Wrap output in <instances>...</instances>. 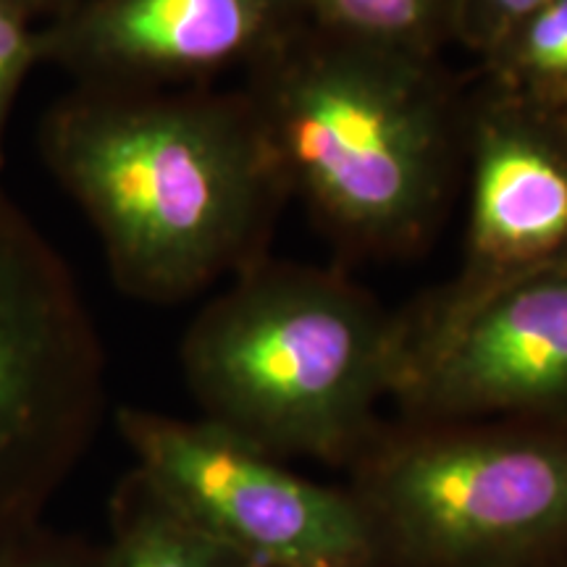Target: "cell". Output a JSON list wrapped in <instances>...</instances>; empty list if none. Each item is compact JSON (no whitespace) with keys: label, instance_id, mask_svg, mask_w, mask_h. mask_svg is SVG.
<instances>
[{"label":"cell","instance_id":"6da1fadb","mask_svg":"<svg viewBox=\"0 0 567 567\" xmlns=\"http://www.w3.org/2000/svg\"><path fill=\"white\" fill-rule=\"evenodd\" d=\"M40 153L145 302L258 264L289 195L247 92L76 87L42 118Z\"/></svg>","mask_w":567,"mask_h":567},{"label":"cell","instance_id":"7a4b0ae2","mask_svg":"<svg viewBox=\"0 0 567 567\" xmlns=\"http://www.w3.org/2000/svg\"><path fill=\"white\" fill-rule=\"evenodd\" d=\"M250 74L247 97L287 193L360 250L421 243L444 208L460 140L439 59L302 21Z\"/></svg>","mask_w":567,"mask_h":567},{"label":"cell","instance_id":"3957f363","mask_svg":"<svg viewBox=\"0 0 567 567\" xmlns=\"http://www.w3.org/2000/svg\"><path fill=\"white\" fill-rule=\"evenodd\" d=\"M179 358L205 421L279 460L350 467L392 402L400 313L337 271L260 258L195 316Z\"/></svg>","mask_w":567,"mask_h":567},{"label":"cell","instance_id":"277c9868","mask_svg":"<svg viewBox=\"0 0 567 567\" xmlns=\"http://www.w3.org/2000/svg\"><path fill=\"white\" fill-rule=\"evenodd\" d=\"M375 567H547L567 555V425L381 423L347 467Z\"/></svg>","mask_w":567,"mask_h":567},{"label":"cell","instance_id":"5b68a950","mask_svg":"<svg viewBox=\"0 0 567 567\" xmlns=\"http://www.w3.org/2000/svg\"><path fill=\"white\" fill-rule=\"evenodd\" d=\"M105 410V352L74 274L0 189V557L45 526Z\"/></svg>","mask_w":567,"mask_h":567},{"label":"cell","instance_id":"8992f818","mask_svg":"<svg viewBox=\"0 0 567 567\" xmlns=\"http://www.w3.org/2000/svg\"><path fill=\"white\" fill-rule=\"evenodd\" d=\"M392 402L402 421L567 425V264L400 313Z\"/></svg>","mask_w":567,"mask_h":567},{"label":"cell","instance_id":"52a82bcc","mask_svg":"<svg viewBox=\"0 0 567 567\" xmlns=\"http://www.w3.org/2000/svg\"><path fill=\"white\" fill-rule=\"evenodd\" d=\"M116 429L134 471L252 565L375 567L371 530L347 486L305 478L205 417L118 408Z\"/></svg>","mask_w":567,"mask_h":567},{"label":"cell","instance_id":"ba28073f","mask_svg":"<svg viewBox=\"0 0 567 567\" xmlns=\"http://www.w3.org/2000/svg\"><path fill=\"white\" fill-rule=\"evenodd\" d=\"M302 21L292 0H87L38 30L40 61L80 87L166 90L250 69Z\"/></svg>","mask_w":567,"mask_h":567},{"label":"cell","instance_id":"9c48e42d","mask_svg":"<svg viewBox=\"0 0 567 567\" xmlns=\"http://www.w3.org/2000/svg\"><path fill=\"white\" fill-rule=\"evenodd\" d=\"M465 140L471 213L465 266L452 287L478 289L567 264V126L488 92Z\"/></svg>","mask_w":567,"mask_h":567},{"label":"cell","instance_id":"30bf717a","mask_svg":"<svg viewBox=\"0 0 567 567\" xmlns=\"http://www.w3.org/2000/svg\"><path fill=\"white\" fill-rule=\"evenodd\" d=\"M101 551L103 567H258L189 520L134 467L113 488Z\"/></svg>","mask_w":567,"mask_h":567},{"label":"cell","instance_id":"8fae6325","mask_svg":"<svg viewBox=\"0 0 567 567\" xmlns=\"http://www.w3.org/2000/svg\"><path fill=\"white\" fill-rule=\"evenodd\" d=\"M488 92L567 124V0H551L484 59Z\"/></svg>","mask_w":567,"mask_h":567},{"label":"cell","instance_id":"7c38bea8","mask_svg":"<svg viewBox=\"0 0 567 567\" xmlns=\"http://www.w3.org/2000/svg\"><path fill=\"white\" fill-rule=\"evenodd\" d=\"M308 24L339 38L439 59L455 40V0H292Z\"/></svg>","mask_w":567,"mask_h":567},{"label":"cell","instance_id":"4fadbf2b","mask_svg":"<svg viewBox=\"0 0 567 567\" xmlns=\"http://www.w3.org/2000/svg\"><path fill=\"white\" fill-rule=\"evenodd\" d=\"M34 63H40V40L32 21L17 0H0V168L6 163V126L11 105Z\"/></svg>","mask_w":567,"mask_h":567},{"label":"cell","instance_id":"5bb4252c","mask_svg":"<svg viewBox=\"0 0 567 567\" xmlns=\"http://www.w3.org/2000/svg\"><path fill=\"white\" fill-rule=\"evenodd\" d=\"M551 0H455V40L481 61L536 11Z\"/></svg>","mask_w":567,"mask_h":567},{"label":"cell","instance_id":"9a60e30c","mask_svg":"<svg viewBox=\"0 0 567 567\" xmlns=\"http://www.w3.org/2000/svg\"><path fill=\"white\" fill-rule=\"evenodd\" d=\"M0 567H103L101 547L42 528L30 542L0 557Z\"/></svg>","mask_w":567,"mask_h":567},{"label":"cell","instance_id":"2e32d148","mask_svg":"<svg viewBox=\"0 0 567 567\" xmlns=\"http://www.w3.org/2000/svg\"><path fill=\"white\" fill-rule=\"evenodd\" d=\"M17 3L30 21L48 19V24H51V21L69 17L71 11H76L87 0H17Z\"/></svg>","mask_w":567,"mask_h":567},{"label":"cell","instance_id":"e0dca14e","mask_svg":"<svg viewBox=\"0 0 567 567\" xmlns=\"http://www.w3.org/2000/svg\"><path fill=\"white\" fill-rule=\"evenodd\" d=\"M547 567H567V555H565V557H559V559H555V563L547 565Z\"/></svg>","mask_w":567,"mask_h":567},{"label":"cell","instance_id":"ac0fdd59","mask_svg":"<svg viewBox=\"0 0 567 567\" xmlns=\"http://www.w3.org/2000/svg\"><path fill=\"white\" fill-rule=\"evenodd\" d=\"M565 126H567V124H565Z\"/></svg>","mask_w":567,"mask_h":567}]
</instances>
